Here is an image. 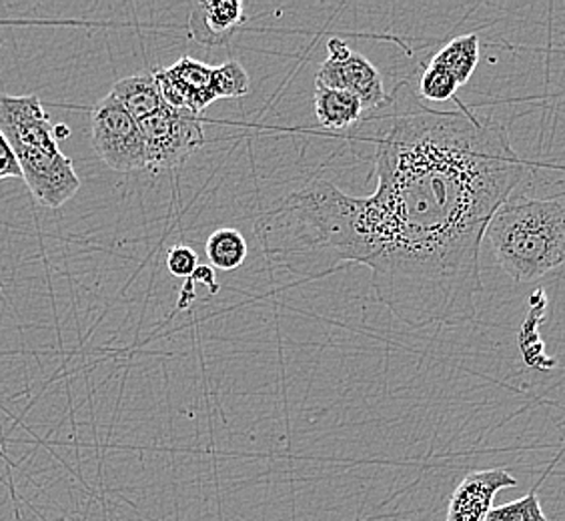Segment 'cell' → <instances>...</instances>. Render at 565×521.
Instances as JSON below:
<instances>
[{
    "mask_svg": "<svg viewBox=\"0 0 565 521\" xmlns=\"http://www.w3.org/2000/svg\"><path fill=\"white\" fill-rule=\"evenodd\" d=\"M213 91L217 98H241L249 95L250 78L239 61L213 66Z\"/></svg>",
    "mask_w": 565,
    "mask_h": 521,
    "instance_id": "cell-14",
    "label": "cell"
},
{
    "mask_svg": "<svg viewBox=\"0 0 565 521\" xmlns=\"http://www.w3.org/2000/svg\"><path fill=\"white\" fill-rule=\"evenodd\" d=\"M317 83L355 95L365 110L381 109L393 100L385 91L377 66L370 59L353 53L338 36L327 43V59L317 73Z\"/></svg>",
    "mask_w": 565,
    "mask_h": 521,
    "instance_id": "cell-5",
    "label": "cell"
},
{
    "mask_svg": "<svg viewBox=\"0 0 565 521\" xmlns=\"http://www.w3.org/2000/svg\"><path fill=\"white\" fill-rule=\"evenodd\" d=\"M139 125L147 151V171L151 174L185 163L196 149L205 145L203 119L191 110L163 105Z\"/></svg>",
    "mask_w": 565,
    "mask_h": 521,
    "instance_id": "cell-4",
    "label": "cell"
},
{
    "mask_svg": "<svg viewBox=\"0 0 565 521\" xmlns=\"http://www.w3.org/2000/svg\"><path fill=\"white\" fill-rule=\"evenodd\" d=\"M167 269L173 277L191 279L199 269V255L186 245H174L167 253Z\"/></svg>",
    "mask_w": 565,
    "mask_h": 521,
    "instance_id": "cell-17",
    "label": "cell"
},
{
    "mask_svg": "<svg viewBox=\"0 0 565 521\" xmlns=\"http://www.w3.org/2000/svg\"><path fill=\"white\" fill-rule=\"evenodd\" d=\"M171 75L177 87L185 95L186 109L193 115H199L207 109L211 103H215V91H213V66L205 65L191 56L179 59L174 65L164 66Z\"/></svg>",
    "mask_w": 565,
    "mask_h": 521,
    "instance_id": "cell-9",
    "label": "cell"
},
{
    "mask_svg": "<svg viewBox=\"0 0 565 521\" xmlns=\"http://www.w3.org/2000/svg\"><path fill=\"white\" fill-rule=\"evenodd\" d=\"M109 95L139 123L152 117L164 105L152 73L120 78L113 85Z\"/></svg>",
    "mask_w": 565,
    "mask_h": 521,
    "instance_id": "cell-10",
    "label": "cell"
},
{
    "mask_svg": "<svg viewBox=\"0 0 565 521\" xmlns=\"http://www.w3.org/2000/svg\"><path fill=\"white\" fill-rule=\"evenodd\" d=\"M375 171L373 195L313 179L273 205L262 219L269 259L297 277L365 265L377 301L412 329L476 321L481 243L530 171L505 127L461 103L415 105L377 139Z\"/></svg>",
    "mask_w": 565,
    "mask_h": 521,
    "instance_id": "cell-1",
    "label": "cell"
},
{
    "mask_svg": "<svg viewBox=\"0 0 565 521\" xmlns=\"http://www.w3.org/2000/svg\"><path fill=\"white\" fill-rule=\"evenodd\" d=\"M434 65L446 68L449 75L456 78L459 87L468 83L476 73L479 63V36L476 33L457 36L431 59Z\"/></svg>",
    "mask_w": 565,
    "mask_h": 521,
    "instance_id": "cell-12",
    "label": "cell"
},
{
    "mask_svg": "<svg viewBox=\"0 0 565 521\" xmlns=\"http://www.w3.org/2000/svg\"><path fill=\"white\" fill-rule=\"evenodd\" d=\"M486 237L505 275L535 281L565 263V205L555 199H508L491 217Z\"/></svg>",
    "mask_w": 565,
    "mask_h": 521,
    "instance_id": "cell-2",
    "label": "cell"
},
{
    "mask_svg": "<svg viewBox=\"0 0 565 521\" xmlns=\"http://www.w3.org/2000/svg\"><path fill=\"white\" fill-rule=\"evenodd\" d=\"M191 281L207 283L209 287H211V294H217L218 291L217 279H215V273L211 272V267L199 265V269L191 277Z\"/></svg>",
    "mask_w": 565,
    "mask_h": 521,
    "instance_id": "cell-19",
    "label": "cell"
},
{
    "mask_svg": "<svg viewBox=\"0 0 565 521\" xmlns=\"http://www.w3.org/2000/svg\"><path fill=\"white\" fill-rule=\"evenodd\" d=\"M90 145L98 159L117 173L147 171L141 125L110 95L90 110Z\"/></svg>",
    "mask_w": 565,
    "mask_h": 521,
    "instance_id": "cell-3",
    "label": "cell"
},
{
    "mask_svg": "<svg viewBox=\"0 0 565 521\" xmlns=\"http://www.w3.org/2000/svg\"><path fill=\"white\" fill-rule=\"evenodd\" d=\"M457 91H459V83L447 73L446 68L434 65V63L427 65L424 76L419 81V93L425 100L446 103V100L456 98Z\"/></svg>",
    "mask_w": 565,
    "mask_h": 521,
    "instance_id": "cell-15",
    "label": "cell"
},
{
    "mask_svg": "<svg viewBox=\"0 0 565 521\" xmlns=\"http://www.w3.org/2000/svg\"><path fill=\"white\" fill-rule=\"evenodd\" d=\"M209 260L218 272H235L247 259L249 245L237 228H217L207 240Z\"/></svg>",
    "mask_w": 565,
    "mask_h": 521,
    "instance_id": "cell-13",
    "label": "cell"
},
{
    "mask_svg": "<svg viewBox=\"0 0 565 521\" xmlns=\"http://www.w3.org/2000/svg\"><path fill=\"white\" fill-rule=\"evenodd\" d=\"M22 179L34 199L49 209H58L81 189L73 161L58 149V142L34 145L17 151Z\"/></svg>",
    "mask_w": 565,
    "mask_h": 521,
    "instance_id": "cell-6",
    "label": "cell"
},
{
    "mask_svg": "<svg viewBox=\"0 0 565 521\" xmlns=\"http://www.w3.org/2000/svg\"><path fill=\"white\" fill-rule=\"evenodd\" d=\"M316 117L326 129H348L363 117V105L355 95L316 83Z\"/></svg>",
    "mask_w": 565,
    "mask_h": 521,
    "instance_id": "cell-11",
    "label": "cell"
},
{
    "mask_svg": "<svg viewBox=\"0 0 565 521\" xmlns=\"http://www.w3.org/2000/svg\"><path fill=\"white\" fill-rule=\"evenodd\" d=\"M518 479L508 469H483L473 471L457 486L446 521H486L493 510V500L501 489L515 488Z\"/></svg>",
    "mask_w": 565,
    "mask_h": 521,
    "instance_id": "cell-7",
    "label": "cell"
},
{
    "mask_svg": "<svg viewBox=\"0 0 565 521\" xmlns=\"http://www.w3.org/2000/svg\"><path fill=\"white\" fill-rule=\"evenodd\" d=\"M71 135V129L66 125H55V139L56 141H63Z\"/></svg>",
    "mask_w": 565,
    "mask_h": 521,
    "instance_id": "cell-20",
    "label": "cell"
},
{
    "mask_svg": "<svg viewBox=\"0 0 565 521\" xmlns=\"http://www.w3.org/2000/svg\"><path fill=\"white\" fill-rule=\"evenodd\" d=\"M486 521H550L545 518L544 510L537 493L532 491L520 500L503 503L490 511Z\"/></svg>",
    "mask_w": 565,
    "mask_h": 521,
    "instance_id": "cell-16",
    "label": "cell"
},
{
    "mask_svg": "<svg viewBox=\"0 0 565 521\" xmlns=\"http://www.w3.org/2000/svg\"><path fill=\"white\" fill-rule=\"evenodd\" d=\"M4 179H22V171L17 152L4 137V132L0 130V181Z\"/></svg>",
    "mask_w": 565,
    "mask_h": 521,
    "instance_id": "cell-18",
    "label": "cell"
},
{
    "mask_svg": "<svg viewBox=\"0 0 565 521\" xmlns=\"http://www.w3.org/2000/svg\"><path fill=\"white\" fill-rule=\"evenodd\" d=\"M245 21V4L241 0H203L189 17V34L203 46L227 44Z\"/></svg>",
    "mask_w": 565,
    "mask_h": 521,
    "instance_id": "cell-8",
    "label": "cell"
}]
</instances>
